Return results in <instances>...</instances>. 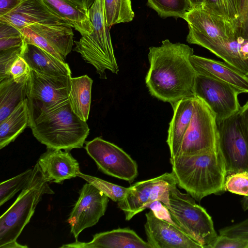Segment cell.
<instances>
[{
    "label": "cell",
    "mask_w": 248,
    "mask_h": 248,
    "mask_svg": "<svg viewBox=\"0 0 248 248\" xmlns=\"http://www.w3.org/2000/svg\"><path fill=\"white\" fill-rule=\"evenodd\" d=\"M149 49L150 67L145 83L150 94L170 104L194 95L197 73L189 60L193 49L166 39L161 46H151Z\"/></svg>",
    "instance_id": "1"
},
{
    "label": "cell",
    "mask_w": 248,
    "mask_h": 248,
    "mask_svg": "<svg viewBox=\"0 0 248 248\" xmlns=\"http://www.w3.org/2000/svg\"><path fill=\"white\" fill-rule=\"evenodd\" d=\"M172 171L177 186L200 202L212 194L226 191L227 172L222 153L216 151L192 155L170 157Z\"/></svg>",
    "instance_id": "2"
},
{
    "label": "cell",
    "mask_w": 248,
    "mask_h": 248,
    "mask_svg": "<svg viewBox=\"0 0 248 248\" xmlns=\"http://www.w3.org/2000/svg\"><path fill=\"white\" fill-rule=\"evenodd\" d=\"M33 136L47 148H81L90 128L72 111L69 99L40 112L29 124Z\"/></svg>",
    "instance_id": "3"
},
{
    "label": "cell",
    "mask_w": 248,
    "mask_h": 248,
    "mask_svg": "<svg viewBox=\"0 0 248 248\" xmlns=\"http://www.w3.org/2000/svg\"><path fill=\"white\" fill-rule=\"evenodd\" d=\"M33 169L27 185L0 217V248H28L18 243L17 239L29 222L42 196L54 193L37 163Z\"/></svg>",
    "instance_id": "4"
},
{
    "label": "cell",
    "mask_w": 248,
    "mask_h": 248,
    "mask_svg": "<svg viewBox=\"0 0 248 248\" xmlns=\"http://www.w3.org/2000/svg\"><path fill=\"white\" fill-rule=\"evenodd\" d=\"M89 11L93 32L75 41L74 50L94 67L100 78L107 79L106 70L116 74L119 70L106 21L103 0H95Z\"/></svg>",
    "instance_id": "5"
},
{
    "label": "cell",
    "mask_w": 248,
    "mask_h": 248,
    "mask_svg": "<svg viewBox=\"0 0 248 248\" xmlns=\"http://www.w3.org/2000/svg\"><path fill=\"white\" fill-rule=\"evenodd\" d=\"M166 207L175 225L202 248H210L217 236L213 221L194 198L180 191L175 185L170 190L169 205Z\"/></svg>",
    "instance_id": "6"
},
{
    "label": "cell",
    "mask_w": 248,
    "mask_h": 248,
    "mask_svg": "<svg viewBox=\"0 0 248 248\" xmlns=\"http://www.w3.org/2000/svg\"><path fill=\"white\" fill-rule=\"evenodd\" d=\"M219 148L215 114L201 98L194 95L193 114L177 155H192Z\"/></svg>",
    "instance_id": "7"
},
{
    "label": "cell",
    "mask_w": 248,
    "mask_h": 248,
    "mask_svg": "<svg viewBox=\"0 0 248 248\" xmlns=\"http://www.w3.org/2000/svg\"><path fill=\"white\" fill-rule=\"evenodd\" d=\"M175 185L176 182L171 172L137 182L129 187L124 198L118 202V207L124 212L127 221L155 202L159 201L167 207L170 190Z\"/></svg>",
    "instance_id": "8"
},
{
    "label": "cell",
    "mask_w": 248,
    "mask_h": 248,
    "mask_svg": "<svg viewBox=\"0 0 248 248\" xmlns=\"http://www.w3.org/2000/svg\"><path fill=\"white\" fill-rule=\"evenodd\" d=\"M71 78L46 75L31 69L27 97L30 123L43 110L68 99Z\"/></svg>",
    "instance_id": "9"
},
{
    "label": "cell",
    "mask_w": 248,
    "mask_h": 248,
    "mask_svg": "<svg viewBox=\"0 0 248 248\" xmlns=\"http://www.w3.org/2000/svg\"><path fill=\"white\" fill-rule=\"evenodd\" d=\"M85 143L87 153L105 174L130 183L138 176L136 162L115 144L100 137Z\"/></svg>",
    "instance_id": "10"
},
{
    "label": "cell",
    "mask_w": 248,
    "mask_h": 248,
    "mask_svg": "<svg viewBox=\"0 0 248 248\" xmlns=\"http://www.w3.org/2000/svg\"><path fill=\"white\" fill-rule=\"evenodd\" d=\"M194 95L202 99L215 114L217 121L229 118L239 110V93L227 83L197 74Z\"/></svg>",
    "instance_id": "11"
},
{
    "label": "cell",
    "mask_w": 248,
    "mask_h": 248,
    "mask_svg": "<svg viewBox=\"0 0 248 248\" xmlns=\"http://www.w3.org/2000/svg\"><path fill=\"white\" fill-rule=\"evenodd\" d=\"M237 113L217 121L218 145L224 158L227 175L248 171V142L242 131Z\"/></svg>",
    "instance_id": "12"
},
{
    "label": "cell",
    "mask_w": 248,
    "mask_h": 248,
    "mask_svg": "<svg viewBox=\"0 0 248 248\" xmlns=\"http://www.w3.org/2000/svg\"><path fill=\"white\" fill-rule=\"evenodd\" d=\"M108 198L90 183H87L83 186L78 199L67 219L71 232L76 240L83 230L95 225L104 215Z\"/></svg>",
    "instance_id": "13"
},
{
    "label": "cell",
    "mask_w": 248,
    "mask_h": 248,
    "mask_svg": "<svg viewBox=\"0 0 248 248\" xmlns=\"http://www.w3.org/2000/svg\"><path fill=\"white\" fill-rule=\"evenodd\" d=\"M145 216V231L152 248H202L173 222L157 217L152 210Z\"/></svg>",
    "instance_id": "14"
},
{
    "label": "cell",
    "mask_w": 248,
    "mask_h": 248,
    "mask_svg": "<svg viewBox=\"0 0 248 248\" xmlns=\"http://www.w3.org/2000/svg\"><path fill=\"white\" fill-rule=\"evenodd\" d=\"M0 22L18 30L33 24L70 25L43 0H22L12 11L0 16Z\"/></svg>",
    "instance_id": "15"
},
{
    "label": "cell",
    "mask_w": 248,
    "mask_h": 248,
    "mask_svg": "<svg viewBox=\"0 0 248 248\" xmlns=\"http://www.w3.org/2000/svg\"><path fill=\"white\" fill-rule=\"evenodd\" d=\"M191 65L197 74L228 84L239 93H248V76L225 62L191 54Z\"/></svg>",
    "instance_id": "16"
},
{
    "label": "cell",
    "mask_w": 248,
    "mask_h": 248,
    "mask_svg": "<svg viewBox=\"0 0 248 248\" xmlns=\"http://www.w3.org/2000/svg\"><path fill=\"white\" fill-rule=\"evenodd\" d=\"M37 163L49 183H62L78 176L79 166L69 151L47 148Z\"/></svg>",
    "instance_id": "17"
},
{
    "label": "cell",
    "mask_w": 248,
    "mask_h": 248,
    "mask_svg": "<svg viewBox=\"0 0 248 248\" xmlns=\"http://www.w3.org/2000/svg\"><path fill=\"white\" fill-rule=\"evenodd\" d=\"M61 248H152L148 242L128 228H118L96 233L89 242L64 244Z\"/></svg>",
    "instance_id": "18"
},
{
    "label": "cell",
    "mask_w": 248,
    "mask_h": 248,
    "mask_svg": "<svg viewBox=\"0 0 248 248\" xmlns=\"http://www.w3.org/2000/svg\"><path fill=\"white\" fill-rule=\"evenodd\" d=\"M202 46L248 76V39L239 36L223 38L206 43Z\"/></svg>",
    "instance_id": "19"
},
{
    "label": "cell",
    "mask_w": 248,
    "mask_h": 248,
    "mask_svg": "<svg viewBox=\"0 0 248 248\" xmlns=\"http://www.w3.org/2000/svg\"><path fill=\"white\" fill-rule=\"evenodd\" d=\"M171 105L173 115L169 124L167 143L170 157H173L179 154L191 120L194 108V95L185 97Z\"/></svg>",
    "instance_id": "20"
},
{
    "label": "cell",
    "mask_w": 248,
    "mask_h": 248,
    "mask_svg": "<svg viewBox=\"0 0 248 248\" xmlns=\"http://www.w3.org/2000/svg\"><path fill=\"white\" fill-rule=\"evenodd\" d=\"M21 57L31 70L39 73L53 76H71V69L66 62L35 45L25 43Z\"/></svg>",
    "instance_id": "21"
},
{
    "label": "cell",
    "mask_w": 248,
    "mask_h": 248,
    "mask_svg": "<svg viewBox=\"0 0 248 248\" xmlns=\"http://www.w3.org/2000/svg\"><path fill=\"white\" fill-rule=\"evenodd\" d=\"M82 35L93 31L89 9L72 0H43Z\"/></svg>",
    "instance_id": "22"
},
{
    "label": "cell",
    "mask_w": 248,
    "mask_h": 248,
    "mask_svg": "<svg viewBox=\"0 0 248 248\" xmlns=\"http://www.w3.org/2000/svg\"><path fill=\"white\" fill-rule=\"evenodd\" d=\"M28 26L44 37L65 60L74 42L73 28L70 25L33 24Z\"/></svg>",
    "instance_id": "23"
},
{
    "label": "cell",
    "mask_w": 248,
    "mask_h": 248,
    "mask_svg": "<svg viewBox=\"0 0 248 248\" xmlns=\"http://www.w3.org/2000/svg\"><path fill=\"white\" fill-rule=\"evenodd\" d=\"M93 80L87 75L71 78L68 99L72 111L81 120L88 119Z\"/></svg>",
    "instance_id": "24"
},
{
    "label": "cell",
    "mask_w": 248,
    "mask_h": 248,
    "mask_svg": "<svg viewBox=\"0 0 248 248\" xmlns=\"http://www.w3.org/2000/svg\"><path fill=\"white\" fill-rule=\"evenodd\" d=\"M28 100L27 98L3 121L0 122V149H2L29 126Z\"/></svg>",
    "instance_id": "25"
},
{
    "label": "cell",
    "mask_w": 248,
    "mask_h": 248,
    "mask_svg": "<svg viewBox=\"0 0 248 248\" xmlns=\"http://www.w3.org/2000/svg\"><path fill=\"white\" fill-rule=\"evenodd\" d=\"M28 80L17 82L11 76L0 81V122L28 97Z\"/></svg>",
    "instance_id": "26"
},
{
    "label": "cell",
    "mask_w": 248,
    "mask_h": 248,
    "mask_svg": "<svg viewBox=\"0 0 248 248\" xmlns=\"http://www.w3.org/2000/svg\"><path fill=\"white\" fill-rule=\"evenodd\" d=\"M107 26L131 21L134 17L131 0H103Z\"/></svg>",
    "instance_id": "27"
},
{
    "label": "cell",
    "mask_w": 248,
    "mask_h": 248,
    "mask_svg": "<svg viewBox=\"0 0 248 248\" xmlns=\"http://www.w3.org/2000/svg\"><path fill=\"white\" fill-rule=\"evenodd\" d=\"M229 19L238 36L248 39V0H228Z\"/></svg>",
    "instance_id": "28"
},
{
    "label": "cell",
    "mask_w": 248,
    "mask_h": 248,
    "mask_svg": "<svg viewBox=\"0 0 248 248\" xmlns=\"http://www.w3.org/2000/svg\"><path fill=\"white\" fill-rule=\"evenodd\" d=\"M147 5L163 18H183L186 13L191 9L188 0H147Z\"/></svg>",
    "instance_id": "29"
},
{
    "label": "cell",
    "mask_w": 248,
    "mask_h": 248,
    "mask_svg": "<svg viewBox=\"0 0 248 248\" xmlns=\"http://www.w3.org/2000/svg\"><path fill=\"white\" fill-rule=\"evenodd\" d=\"M33 169H30L15 177L1 182L0 184V206L11 199L27 185L31 179Z\"/></svg>",
    "instance_id": "30"
},
{
    "label": "cell",
    "mask_w": 248,
    "mask_h": 248,
    "mask_svg": "<svg viewBox=\"0 0 248 248\" xmlns=\"http://www.w3.org/2000/svg\"><path fill=\"white\" fill-rule=\"evenodd\" d=\"M78 176L93 185L115 202L122 200L129 190V187L126 188L121 186L100 178L83 174L80 171Z\"/></svg>",
    "instance_id": "31"
},
{
    "label": "cell",
    "mask_w": 248,
    "mask_h": 248,
    "mask_svg": "<svg viewBox=\"0 0 248 248\" xmlns=\"http://www.w3.org/2000/svg\"><path fill=\"white\" fill-rule=\"evenodd\" d=\"M26 44L35 45L49 53L60 61L66 62L62 55L42 36L27 26L19 30Z\"/></svg>",
    "instance_id": "32"
},
{
    "label": "cell",
    "mask_w": 248,
    "mask_h": 248,
    "mask_svg": "<svg viewBox=\"0 0 248 248\" xmlns=\"http://www.w3.org/2000/svg\"><path fill=\"white\" fill-rule=\"evenodd\" d=\"M225 186L229 192L248 197V171H241L228 174Z\"/></svg>",
    "instance_id": "33"
},
{
    "label": "cell",
    "mask_w": 248,
    "mask_h": 248,
    "mask_svg": "<svg viewBox=\"0 0 248 248\" xmlns=\"http://www.w3.org/2000/svg\"><path fill=\"white\" fill-rule=\"evenodd\" d=\"M24 45L21 47L0 51V81L11 76V68L17 59L21 56Z\"/></svg>",
    "instance_id": "34"
},
{
    "label": "cell",
    "mask_w": 248,
    "mask_h": 248,
    "mask_svg": "<svg viewBox=\"0 0 248 248\" xmlns=\"http://www.w3.org/2000/svg\"><path fill=\"white\" fill-rule=\"evenodd\" d=\"M210 248H248V239L219 235Z\"/></svg>",
    "instance_id": "35"
},
{
    "label": "cell",
    "mask_w": 248,
    "mask_h": 248,
    "mask_svg": "<svg viewBox=\"0 0 248 248\" xmlns=\"http://www.w3.org/2000/svg\"><path fill=\"white\" fill-rule=\"evenodd\" d=\"M10 72L15 81L22 82L29 80L31 69L24 59L20 56L12 66Z\"/></svg>",
    "instance_id": "36"
},
{
    "label": "cell",
    "mask_w": 248,
    "mask_h": 248,
    "mask_svg": "<svg viewBox=\"0 0 248 248\" xmlns=\"http://www.w3.org/2000/svg\"><path fill=\"white\" fill-rule=\"evenodd\" d=\"M219 232V235L248 239V217L240 222L220 229Z\"/></svg>",
    "instance_id": "37"
},
{
    "label": "cell",
    "mask_w": 248,
    "mask_h": 248,
    "mask_svg": "<svg viewBox=\"0 0 248 248\" xmlns=\"http://www.w3.org/2000/svg\"><path fill=\"white\" fill-rule=\"evenodd\" d=\"M201 7L230 21L228 0H204Z\"/></svg>",
    "instance_id": "38"
},
{
    "label": "cell",
    "mask_w": 248,
    "mask_h": 248,
    "mask_svg": "<svg viewBox=\"0 0 248 248\" xmlns=\"http://www.w3.org/2000/svg\"><path fill=\"white\" fill-rule=\"evenodd\" d=\"M24 44L21 33L0 38V51L21 47Z\"/></svg>",
    "instance_id": "39"
},
{
    "label": "cell",
    "mask_w": 248,
    "mask_h": 248,
    "mask_svg": "<svg viewBox=\"0 0 248 248\" xmlns=\"http://www.w3.org/2000/svg\"><path fill=\"white\" fill-rule=\"evenodd\" d=\"M237 117L242 131L248 142V101L240 108Z\"/></svg>",
    "instance_id": "40"
},
{
    "label": "cell",
    "mask_w": 248,
    "mask_h": 248,
    "mask_svg": "<svg viewBox=\"0 0 248 248\" xmlns=\"http://www.w3.org/2000/svg\"><path fill=\"white\" fill-rule=\"evenodd\" d=\"M22 0H0V16L6 14L16 7Z\"/></svg>",
    "instance_id": "41"
},
{
    "label": "cell",
    "mask_w": 248,
    "mask_h": 248,
    "mask_svg": "<svg viewBox=\"0 0 248 248\" xmlns=\"http://www.w3.org/2000/svg\"><path fill=\"white\" fill-rule=\"evenodd\" d=\"M78 4H80L87 9H89L95 0H72Z\"/></svg>",
    "instance_id": "42"
},
{
    "label": "cell",
    "mask_w": 248,
    "mask_h": 248,
    "mask_svg": "<svg viewBox=\"0 0 248 248\" xmlns=\"http://www.w3.org/2000/svg\"><path fill=\"white\" fill-rule=\"evenodd\" d=\"M188 1L191 9L201 7L204 2V0H188Z\"/></svg>",
    "instance_id": "43"
},
{
    "label": "cell",
    "mask_w": 248,
    "mask_h": 248,
    "mask_svg": "<svg viewBox=\"0 0 248 248\" xmlns=\"http://www.w3.org/2000/svg\"><path fill=\"white\" fill-rule=\"evenodd\" d=\"M241 204L245 211L248 210V197H244L241 201Z\"/></svg>",
    "instance_id": "44"
}]
</instances>
